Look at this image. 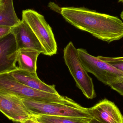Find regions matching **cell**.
Returning <instances> with one entry per match:
<instances>
[{"instance_id":"cell-8","label":"cell","mask_w":123,"mask_h":123,"mask_svg":"<svg viewBox=\"0 0 123 123\" xmlns=\"http://www.w3.org/2000/svg\"><path fill=\"white\" fill-rule=\"evenodd\" d=\"M12 32L16 39L18 50L22 48H30L39 51L45 55V51L40 41L24 19L17 26L12 27Z\"/></svg>"},{"instance_id":"cell-10","label":"cell","mask_w":123,"mask_h":123,"mask_svg":"<svg viewBox=\"0 0 123 123\" xmlns=\"http://www.w3.org/2000/svg\"><path fill=\"white\" fill-rule=\"evenodd\" d=\"M16 80L27 86L44 92L58 94L54 85H48L41 81L37 73L17 69L9 72Z\"/></svg>"},{"instance_id":"cell-3","label":"cell","mask_w":123,"mask_h":123,"mask_svg":"<svg viewBox=\"0 0 123 123\" xmlns=\"http://www.w3.org/2000/svg\"><path fill=\"white\" fill-rule=\"evenodd\" d=\"M22 100L31 115L92 117L89 108L83 107L78 104L71 105L58 103L42 102L27 99Z\"/></svg>"},{"instance_id":"cell-2","label":"cell","mask_w":123,"mask_h":123,"mask_svg":"<svg viewBox=\"0 0 123 123\" xmlns=\"http://www.w3.org/2000/svg\"><path fill=\"white\" fill-rule=\"evenodd\" d=\"M63 58L70 74L77 87L89 99L97 97L92 78L84 68L78 57V51L71 42H69L63 50Z\"/></svg>"},{"instance_id":"cell-15","label":"cell","mask_w":123,"mask_h":123,"mask_svg":"<svg viewBox=\"0 0 123 123\" xmlns=\"http://www.w3.org/2000/svg\"><path fill=\"white\" fill-rule=\"evenodd\" d=\"M97 57L100 60L106 62L123 61V57H108L102 56H98Z\"/></svg>"},{"instance_id":"cell-5","label":"cell","mask_w":123,"mask_h":123,"mask_svg":"<svg viewBox=\"0 0 123 123\" xmlns=\"http://www.w3.org/2000/svg\"><path fill=\"white\" fill-rule=\"evenodd\" d=\"M81 63L87 72L93 74L99 81L110 86L118 79L123 76V72L108 63L90 55L86 50L77 49Z\"/></svg>"},{"instance_id":"cell-20","label":"cell","mask_w":123,"mask_h":123,"mask_svg":"<svg viewBox=\"0 0 123 123\" xmlns=\"http://www.w3.org/2000/svg\"><path fill=\"white\" fill-rule=\"evenodd\" d=\"M120 16L121 18L123 20V11L121 12V14Z\"/></svg>"},{"instance_id":"cell-24","label":"cell","mask_w":123,"mask_h":123,"mask_svg":"<svg viewBox=\"0 0 123 123\" xmlns=\"http://www.w3.org/2000/svg\"><path fill=\"white\" fill-rule=\"evenodd\" d=\"M2 0H0V1H2Z\"/></svg>"},{"instance_id":"cell-21","label":"cell","mask_w":123,"mask_h":123,"mask_svg":"<svg viewBox=\"0 0 123 123\" xmlns=\"http://www.w3.org/2000/svg\"><path fill=\"white\" fill-rule=\"evenodd\" d=\"M118 2H122L123 4V0H118Z\"/></svg>"},{"instance_id":"cell-23","label":"cell","mask_w":123,"mask_h":123,"mask_svg":"<svg viewBox=\"0 0 123 123\" xmlns=\"http://www.w3.org/2000/svg\"><path fill=\"white\" fill-rule=\"evenodd\" d=\"M14 123H20L19 122H13Z\"/></svg>"},{"instance_id":"cell-9","label":"cell","mask_w":123,"mask_h":123,"mask_svg":"<svg viewBox=\"0 0 123 123\" xmlns=\"http://www.w3.org/2000/svg\"><path fill=\"white\" fill-rule=\"evenodd\" d=\"M89 110L93 117L103 123H123V116L118 108L107 99L100 101Z\"/></svg>"},{"instance_id":"cell-7","label":"cell","mask_w":123,"mask_h":123,"mask_svg":"<svg viewBox=\"0 0 123 123\" xmlns=\"http://www.w3.org/2000/svg\"><path fill=\"white\" fill-rule=\"evenodd\" d=\"M18 50L15 37L11 32L0 38V74L18 69L16 66Z\"/></svg>"},{"instance_id":"cell-12","label":"cell","mask_w":123,"mask_h":123,"mask_svg":"<svg viewBox=\"0 0 123 123\" xmlns=\"http://www.w3.org/2000/svg\"><path fill=\"white\" fill-rule=\"evenodd\" d=\"M21 21L15 12L13 0H3L0 6V26L13 27Z\"/></svg>"},{"instance_id":"cell-14","label":"cell","mask_w":123,"mask_h":123,"mask_svg":"<svg viewBox=\"0 0 123 123\" xmlns=\"http://www.w3.org/2000/svg\"><path fill=\"white\" fill-rule=\"evenodd\" d=\"M110 86L123 96V76L118 79Z\"/></svg>"},{"instance_id":"cell-11","label":"cell","mask_w":123,"mask_h":123,"mask_svg":"<svg viewBox=\"0 0 123 123\" xmlns=\"http://www.w3.org/2000/svg\"><path fill=\"white\" fill-rule=\"evenodd\" d=\"M41 53L39 51L30 48H22L18 50L17 62L18 69L36 73L37 60Z\"/></svg>"},{"instance_id":"cell-1","label":"cell","mask_w":123,"mask_h":123,"mask_svg":"<svg viewBox=\"0 0 123 123\" xmlns=\"http://www.w3.org/2000/svg\"><path fill=\"white\" fill-rule=\"evenodd\" d=\"M61 13L76 28L108 43L123 37V22L116 17L73 7L62 8Z\"/></svg>"},{"instance_id":"cell-16","label":"cell","mask_w":123,"mask_h":123,"mask_svg":"<svg viewBox=\"0 0 123 123\" xmlns=\"http://www.w3.org/2000/svg\"><path fill=\"white\" fill-rule=\"evenodd\" d=\"M12 29V27L0 26V38L11 32Z\"/></svg>"},{"instance_id":"cell-18","label":"cell","mask_w":123,"mask_h":123,"mask_svg":"<svg viewBox=\"0 0 123 123\" xmlns=\"http://www.w3.org/2000/svg\"><path fill=\"white\" fill-rule=\"evenodd\" d=\"M19 123H40L37 122L32 115L29 118L23 121L22 122H19Z\"/></svg>"},{"instance_id":"cell-13","label":"cell","mask_w":123,"mask_h":123,"mask_svg":"<svg viewBox=\"0 0 123 123\" xmlns=\"http://www.w3.org/2000/svg\"><path fill=\"white\" fill-rule=\"evenodd\" d=\"M32 116L40 123H88L92 118L48 115Z\"/></svg>"},{"instance_id":"cell-22","label":"cell","mask_w":123,"mask_h":123,"mask_svg":"<svg viewBox=\"0 0 123 123\" xmlns=\"http://www.w3.org/2000/svg\"><path fill=\"white\" fill-rule=\"evenodd\" d=\"M2 1H0V6H1V4H2Z\"/></svg>"},{"instance_id":"cell-6","label":"cell","mask_w":123,"mask_h":123,"mask_svg":"<svg viewBox=\"0 0 123 123\" xmlns=\"http://www.w3.org/2000/svg\"><path fill=\"white\" fill-rule=\"evenodd\" d=\"M0 112L13 122H22L31 116L22 99L0 90Z\"/></svg>"},{"instance_id":"cell-4","label":"cell","mask_w":123,"mask_h":123,"mask_svg":"<svg viewBox=\"0 0 123 123\" xmlns=\"http://www.w3.org/2000/svg\"><path fill=\"white\" fill-rule=\"evenodd\" d=\"M22 19L29 25L45 51V55L57 53V45L52 28L44 16L32 9L22 11Z\"/></svg>"},{"instance_id":"cell-17","label":"cell","mask_w":123,"mask_h":123,"mask_svg":"<svg viewBox=\"0 0 123 123\" xmlns=\"http://www.w3.org/2000/svg\"><path fill=\"white\" fill-rule=\"evenodd\" d=\"M112 66L123 72V61L107 62Z\"/></svg>"},{"instance_id":"cell-19","label":"cell","mask_w":123,"mask_h":123,"mask_svg":"<svg viewBox=\"0 0 123 123\" xmlns=\"http://www.w3.org/2000/svg\"><path fill=\"white\" fill-rule=\"evenodd\" d=\"M88 123H103L102 122H100L98 120H97L96 118L92 117L91 120L89 121Z\"/></svg>"}]
</instances>
